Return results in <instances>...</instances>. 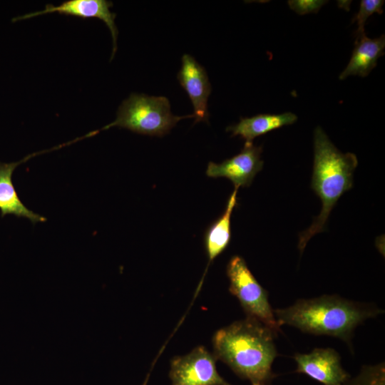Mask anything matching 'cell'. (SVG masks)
Returning a JSON list of instances; mask_svg holds the SVG:
<instances>
[{
    "label": "cell",
    "mask_w": 385,
    "mask_h": 385,
    "mask_svg": "<svg viewBox=\"0 0 385 385\" xmlns=\"http://www.w3.org/2000/svg\"><path fill=\"white\" fill-rule=\"evenodd\" d=\"M274 336L270 328L247 317L215 332L213 354L251 385H271L275 377L272 366L278 356Z\"/></svg>",
    "instance_id": "6da1fadb"
},
{
    "label": "cell",
    "mask_w": 385,
    "mask_h": 385,
    "mask_svg": "<svg viewBox=\"0 0 385 385\" xmlns=\"http://www.w3.org/2000/svg\"><path fill=\"white\" fill-rule=\"evenodd\" d=\"M383 311L374 304L353 302L338 295L299 299L293 305L274 309L278 324L294 327L315 335L339 338L351 346L357 326Z\"/></svg>",
    "instance_id": "7a4b0ae2"
},
{
    "label": "cell",
    "mask_w": 385,
    "mask_h": 385,
    "mask_svg": "<svg viewBox=\"0 0 385 385\" xmlns=\"http://www.w3.org/2000/svg\"><path fill=\"white\" fill-rule=\"evenodd\" d=\"M357 165L355 154L339 150L321 127L314 130L311 187L321 199L322 207L310 227L299 235L298 248L301 253L312 237L324 230L333 207L352 188L353 173Z\"/></svg>",
    "instance_id": "3957f363"
},
{
    "label": "cell",
    "mask_w": 385,
    "mask_h": 385,
    "mask_svg": "<svg viewBox=\"0 0 385 385\" xmlns=\"http://www.w3.org/2000/svg\"><path fill=\"white\" fill-rule=\"evenodd\" d=\"M188 118H194V115L172 114L169 100L165 96L132 93L119 106L115 120L103 130L117 126L142 135L161 137L179 120Z\"/></svg>",
    "instance_id": "277c9868"
},
{
    "label": "cell",
    "mask_w": 385,
    "mask_h": 385,
    "mask_svg": "<svg viewBox=\"0 0 385 385\" xmlns=\"http://www.w3.org/2000/svg\"><path fill=\"white\" fill-rule=\"evenodd\" d=\"M227 275L230 280L229 290L237 298L247 317L257 319L277 334L280 326L269 302L268 293L257 282L242 257L235 255L230 260Z\"/></svg>",
    "instance_id": "5b68a950"
},
{
    "label": "cell",
    "mask_w": 385,
    "mask_h": 385,
    "mask_svg": "<svg viewBox=\"0 0 385 385\" xmlns=\"http://www.w3.org/2000/svg\"><path fill=\"white\" fill-rule=\"evenodd\" d=\"M216 360L202 346L173 357L169 374L172 385H232L217 372Z\"/></svg>",
    "instance_id": "8992f818"
},
{
    "label": "cell",
    "mask_w": 385,
    "mask_h": 385,
    "mask_svg": "<svg viewBox=\"0 0 385 385\" xmlns=\"http://www.w3.org/2000/svg\"><path fill=\"white\" fill-rule=\"evenodd\" d=\"M262 146L245 143L240 153L220 163L210 162L206 175L210 178H226L235 188L248 187L263 166L261 159Z\"/></svg>",
    "instance_id": "52a82bcc"
},
{
    "label": "cell",
    "mask_w": 385,
    "mask_h": 385,
    "mask_svg": "<svg viewBox=\"0 0 385 385\" xmlns=\"http://www.w3.org/2000/svg\"><path fill=\"white\" fill-rule=\"evenodd\" d=\"M296 372L306 374L323 385H344L351 377L341 364L339 353L332 348H315L308 354L297 353Z\"/></svg>",
    "instance_id": "ba28073f"
},
{
    "label": "cell",
    "mask_w": 385,
    "mask_h": 385,
    "mask_svg": "<svg viewBox=\"0 0 385 385\" xmlns=\"http://www.w3.org/2000/svg\"><path fill=\"white\" fill-rule=\"evenodd\" d=\"M181 68L177 78L188 95L194 109L195 123H208L207 100L211 93V85L205 68L189 54L182 56Z\"/></svg>",
    "instance_id": "9c48e42d"
},
{
    "label": "cell",
    "mask_w": 385,
    "mask_h": 385,
    "mask_svg": "<svg viewBox=\"0 0 385 385\" xmlns=\"http://www.w3.org/2000/svg\"><path fill=\"white\" fill-rule=\"evenodd\" d=\"M113 3L106 0H68L58 6L47 4L42 11L16 17L13 21L24 20L39 15L57 12L60 14L87 18H98L108 27L113 38V58L117 50L118 29L115 24V14L110 11Z\"/></svg>",
    "instance_id": "30bf717a"
},
{
    "label": "cell",
    "mask_w": 385,
    "mask_h": 385,
    "mask_svg": "<svg viewBox=\"0 0 385 385\" xmlns=\"http://www.w3.org/2000/svg\"><path fill=\"white\" fill-rule=\"evenodd\" d=\"M36 153L29 155L21 160L5 163L0 162V211L1 217L13 215L17 217L29 219L34 225L46 221V218L29 210L21 202L12 182V175L15 168L31 157L38 155Z\"/></svg>",
    "instance_id": "8fae6325"
},
{
    "label": "cell",
    "mask_w": 385,
    "mask_h": 385,
    "mask_svg": "<svg viewBox=\"0 0 385 385\" xmlns=\"http://www.w3.org/2000/svg\"><path fill=\"white\" fill-rule=\"evenodd\" d=\"M385 37L370 38L366 34L356 38L351 57L339 79L350 76H367L376 66L377 60L384 54Z\"/></svg>",
    "instance_id": "7c38bea8"
},
{
    "label": "cell",
    "mask_w": 385,
    "mask_h": 385,
    "mask_svg": "<svg viewBox=\"0 0 385 385\" xmlns=\"http://www.w3.org/2000/svg\"><path fill=\"white\" fill-rule=\"evenodd\" d=\"M297 120V116L292 112L258 114L250 118H241L238 123L227 127L226 131L231 132L232 136H240L246 143H252L255 138L293 124Z\"/></svg>",
    "instance_id": "4fadbf2b"
},
{
    "label": "cell",
    "mask_w": 385,
    "mask_h": 385,
    "mask_svg": "<svg viewBox=\"0 0 385 385\" xmlns=\"http://www.w3.org/2000/svg\"><path fill=\"white\" fill-rule=\"evenodd\" d=\"M238 188H235L230 195L224 213L206 230L205 246L208 257V265L228 246L231 238L230 219L237 205Z\"/></svg>",
    "instance_id": "5bb4252c"
},
{
    "label": "cell",
    "mask_w": 385,
    "mask_h": 385,
    "mask_svg": "<svg viewBox=\"0 0 385 385\" xmlns=\"http://www.w3.org/2000/svg\"><path fill=\"white\" fill-rule=\"evenodd\" d=\"M344 385H385V365H364L359 372L351 376Z\"/></svg>",
    "instance_id": "9a60e30c"
},
{
    "label": "cell",
    "mask_w": 385,
    "mask_h": 385,
    "mask_svg": "<svg viewBox=\"0 0 385 385\" xmlns=\"http://www.w3.org/2000/svg\"><path fill=\"white\" fill-rule=\"evenodd\" d=\"M384 1L381 0H362L360 2L359 11L352 19V22H356L357 29L355 32L356 38L365 35L364 26L367 19L373 14H382V6Z\"/></svg>",
    "instance_id": "2e32d148"
},
{
    "label": "cell",
    "mask_w": 385,
    "mask_h": 385,
    "mask_svg": "<svg viewBox=\"0 0 385 385\" xmlns=\"http://www.w3.org/2000/svg\"><path fill=\"white\" fill-rule=\"evenodd\" d=\"M327 1L324 0H291L288 1L290 9L299 15L317 13Z\"/></svg>",
    "instance_id": "e0dca14e"
},
{
    "label": "cell",
    "mask_w": 385,
    "mask_h": 385,
    "mask_svg": "<svg viewBox=\"0 0 385 385\" xmlns=\"http://www.w3.org/2000/svg\"><path fill=\"white\" fill-rule=\"evenodd\" d=\"M145 384H146V382H145V383H144V384H143V385H145Z\"/></svg>",
    "instance_id": "ac0fdd59"
}]
</instances>
